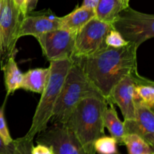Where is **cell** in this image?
<instances>
[{
    "label": "cell",
    "mask_w": 154,
    "mask_h": 154,
    "mask_svg": "<svg viewBox=\"0 0 154 154\" xmlns=\"http://www.w3.org/2000/svg\"><path fill=\"white\" fill-rule=\"evenodd\" d=\"M128 1H130V0H128Z\"/></svg>",
    "instance_id": "cell-31"
},
{
    "label": "cell",
    "mask_w": 154,
    "mask_h": 154,
    "mask_svg": "<svg viewBox=\"0 0 154 154\" xmlns=\"http://www.w3.org/2000/svg\"><path fill=\"white\" fill-rule=\"evenodd\" d=\"M113 29L111 24L95 17L76 33L72 60L91 57L107 48L105 39Z\"/></svg>",
    "instance_id": "cell-6"
},
{
    "label": "cell",
    "mask_w": 154,
    "mask_h": 154,
    "mask_svg": "<svg viewBox=\"0 0 154 154\" xmlns=\"http://www.w3.org/2000/svg\"><path fill=\"white\" fill-rule=\"evenodd\" d=\"M108 105L104 98H85L77 105L65 124L74 133L86 154H96L95 141L105 135L103 114Z\"/></svg>",
    "instance_id": "cell-2"
},
{
    "label": "cell",
    "mask_w": 154,
    "mask_h": 154,
    "mask_svg": "<svg viewBox=\"0 0 154 154\" xmlns=\"http://www.w3.org/2000/svg\"><path fill=\"white\" fill-rule=\"evenodd\" d=\"M76 33L57 29L35 37L44 56L51 61L72 59Z\"/></svg>",
    "instance_id": "cell-9"
},
{
    "label": "cell",
    "mask_w": 154,
    "mask_h": 154,
    "mask_svg": "<svg viewBox=\"0 0 154 154\" xmlns=\"http://www.w3.org/2000/svg\"><path fill=\"white\" fill-rule=\"evenodd\" d=\"M38 0H28L27 1V14L32 13L35 9Z\"/></svg>",
    "instance_id": "cell-27"
},
{
    "label": "cell",
    "mask_w": 154,
    "mask_h": 154,
    "mask_svg": "<svg viewBox=\"0 0 154 154\" xmlns=\"http://www.w3.org/2000/svg\"><path fill=\"white\" fill-rule=\"evenodd\" d=\"M95 17L96 14L93 9L78 7L71 13L60 17V29L77 33Z\"/></svg>",
    "instance_id": "cell-13"
},
{
    "label": "cell",
    "mask_w": 154,
    "mask_h": 154,
    "mask_svg": "<svg viewBox=\"0 0 154 154\" xmlns=\"http://www.w3.org/2000/svg\"><path fill=\"white\" fill-rule=\"evenodd\" d=\"M49 74V67L29 69L23 75L20 88L41 95L48 83Z\"/></svg>",
    "instance_id": "cell-15"
},
{
    "label": "cell",
    "mask_w": 154,
    "mask_h": 154,
    "mask_svg": "<svg viewBox=\"0 0 154 154\" xmlns=\"http://www.w3.org/2000/svg\"><path fill=\"white\" fill-rule=\"evenodd\" d=\"M149 154H154V152H153V153H149Z\"/></svg>",
    "instance_id": "cell-30"
},
{
    "label": "cell",
    "mask_w": 154,
    "mask_h": 154,
    "mask_svg": "<svg viewBox=\"0 0 154 154\" xmlns=\"http://www.w3.org/2000/svg\"><path fill=\"white\" fill-rule=\"evenodd\" d=\"M111 26L128 43L138 48L154 36V15L140 12L130 6L119 14Z\"/></svg>",
    "instance_id": "cell-5"
},
{
    "label": "cell",
    "mask_w": 154,
    "mask_h": 154,
    "mask_svg": "<svg viewBox=\"0 0 154 154\" xmlns=\"http://www.w3.org/2000/svg\"><path fill=\"white\" fill-rule=\"evenodd\" d=\"M32 154H53L51 148L48 146L41 143H38L36 146H33L31 151Z\"/></svg>",
    "instance_id": "cell-24"
},
{
    "label": "cell",
    "mask_w": 154,
    "mask_h": 154,
    "mask_svg": "<svg viewBox=\"0 0 154 154\" xmlns=\"http://www.w3.org/2000/svg\"><path fill=\"white\" fill-rule=\"evenodd\" d=\"M105 44L108 47L121 48V47L126 46L129 43L123 39L120 33L112 29L107 35L106 39H105Z\"/></svg>",
    "instance_id": "cell-22"
},
{
    "label": "cell",
    "mask_w": 154,
    "mask_h": 154,
    "mask_svg": "<svg viewBox=\"0 0 154 154\" xmlns=\"http://www.w3.org/2000/svg\"><path fill=\"white\" fill-rule=\"evenodd\" d=\"M91 97L104 98L89 81L79 63L73 60L53 110L51 122L66 124L77 105Z\"/></svg>",
    "instance_id": "cell-3"
},
{
    "label": "cell",
    "mask_w": 154,
    "mask_h": 154,
    "mask_svg": "<svg viewBox=\"0 0 154 154\" xmlns=\"http://www.w3.org/2000/svg\"><path fill=\"white\" fill-rule=\"evenodd\" d=\"M2 69L4 72L5 85L7 95H9L15 91L20 89L23 73H22L18 67L14 55L8 58Z\"/></svg>",
    "instance_id": "cell-17"
},
{
    "label": "cell",
    "mask_w": 154,
    "mask_h": 154,
    "mask_svg": "<svg viewBox=\"0 0 154 154\" xmlns=\"http://www.w3.org/2000/svg\"><path fill=\"white\" fill-rule=\"evenodd\" d=\"M94 149L98 154H119L117 142L111 136H102L95 141Z\"/></svg>",
    "instance_id": "cell-21"
},
{
    "label": "cell",
    "mask_w": 154,
    "mask_h": 154,
    "mask_svg": "<svg viewBox=\"0 0 154 154\" xmlns=\"http://www.w3.org/2000/svg\"><path fill=\"white\" fill-rule=\"evenodd\" d=\"M16 7L20 11L24 17L27 14V1L28 0H12Z\"/></svg>",
    "instance_id": "cell-25"
},
{
    "label": "cell",
    "mask_w": 154,
    "mask_h": 154,
    "mask_svg": "<svg viewBox=\"0 0 154 154\" xmlns=\"http://www.w3.org/2000/svg\"><path fill=\"white\" fill-rule=\"evenodd\" d=\"M135 116L133 119L124 120L126 134H136L150 146H154V112L153 109L141 101L135 102Z\"/></svg>",
    "instance_id": "cell-11"
},
{
    "label": "cell",
    "mask_w": 154,
    "mask_h": 154,
    "mask_svg": "<svg viewBox=\"0 0 154 154\" xmlns=\"http://www.w3.org/2000/svg\"><path fill=\"white\" fill-rule=\"evenodd\" d=\"M135 102L141 101L146 106L154 107V82L149 80L147 82L138 83L135 88Z\"/></svg>",
    "instance_id": "cell-20"
},
{
    "label": "cell",
    "mask_w": 154,
    "mask_h": 154,
    "mask_svg": "<svg viewBox=\"0 0 154 154\" xmlns=\"http://www.w3.org/2000/svg\"><path fill=\"white\" fill-rule=\"evenodd\" d=\"M123 145L126 146L128 154H149L154 152L153 148L136 134H126L123 138Z\"/></svg>",
    "instance_id": "cell-19"
},
{
    "label": "cell",
    "mask_w": 154,
    "mask_h": 154,
    "mask_svg": "<svg viewBox=\"0 0 154 154\" xmlns=\"http://www.w3.org/2000/svg\"><path fill=\"white\" fill-rule=\"evenodd\" d=\"M60 29V17L52 12L30 14H28L23 18L19 30V38L32 36L35 38L52 30Z\"/></svg>",
    "instance_id": "cell-12"
},
{
    "label": "cell",
    "mask_w": 154,
    "mask_h": 154,
    "mask_svg": "<svg viewBox=\"0 0 154 154\" xmlns=\"http://www.w3.org/2000/svg\"><path fill=\"white\" fill-rule=\"evenodd\" d=\"M72 63V59L50 62L48 83L41 94V98L33 116L31 126L25 134L28 138L34 140L38 134L48 127L63 85Z\"/></svg>",
    "instance_id": "cell-4"
},
{
    "label": "cell",
    "mask_w": 154,
    "mask_h": 154,
    "mask_svg": "<svg viewBox=\"0 0 154 154\" xmlns=\"http://www.w3.org/2000/svg\"><path fill=\"white\" fill-rule=\"evenodd\" d=\"M0 137L6 145L11 144L14 140L8 128L2 108H0Z\"/></svg>",
    "instance_id": "cell-23"
},
{
    "label": "cell",
    "mask_w": 154,
    "mask_h": 154,
    "mask_svg": "<svg viewBox=\"0 0 154 154\" xmlns=\"http://www.w3.org/2000/svg\"><path fill=\"white\" fill-rule=\"evenodd\" d=\"M2 49V36H1V31H0V52H1Z\"/></svg>",
    "instance_id": "cell-28"
},
{
    "label": "cell",
    "mask_w": 154,
    "mask_h": 154,
    "mask_svg": "<svg viewBox=\"0 0 154 154\" xmlns=\"http://www.w3.org/2000/svg\"><path fill=\"white\" fill-rule=\"evenodd\" d=\"M33 141L34 140L24 135L14 140L11 144L6 145L0 137V154H32Z\"/></svg>",
    "instance_id": "cell-18"
},
{
    "label": "cell",
    "mask_w": 154,
    "mask_h": 154,
    "mask_svg": "<svg viewBox=\"0 0 154 154\" xmlns=\"http://www.w3.org/2000/svg\"><path fill=\"white\" fill-rule=\"evenodd\" d=\"M36 136V142L51 148L53 154H86L74 133L65 124L53 123Z\"/></svg>",
    "instance_id": "cell-8"
},
{
    "label": "cell",
    "mask_w": 154,
    "mask_h": 154,
    "mask_svg": "<svg viewBox=\"0 0 154 154\" xmlns=\"http://www.w3.org/2000/svg\"><path fill=\"white\" fill-rule=\"evenodd\" d=\"M149 80L136 72L123 78L113 88L110 101L120 107L124 120L133 119L135 116V85Z\"/></svg>",
    "instance_id": "cell-10"
},
{
    "label": "cell",
    "mask_w": 154,
    "mask_h": 154,
    "mask_svg": "<svg viewBox=\"0 0 154 154\" xmlns=\"http://www.w3.org/2000/svg\"><path fill=\"white\" fill-rule=\"evenodd\" d=\"M98 2H99V0H84L81 6L84 8H87L93 9L95 11L96 6H97Z\"/></svg>",
    "instance_id": "cell-26"
},
{
    "label": "cell",
    "mask_w": 154,
    "mask_h": 154,
    "mask_svg": "<svg viewBox=\"0 0 154 154\" xmlns=\"http://www.w3.org/2000/svg\"><path fill=\"white\" fill-rule=\"evenodd\" d=\"M137 51L138 48L129 43L121 48L107 47L91 57L73 60L110 104L113 88L126 76L138 72Z\"/></svg>",
    "instance_id": "cell-1"
},
{
    "label": "cell",
    "mask_w": 154,
    "mask_h": 154,
    "mask_svg": "<svg viewBox=\"0 0 154 154\" xmlns=\"http://www.w3.org/2000/svg\"><path fill=\"white\" fill-rule=\"evenodd\" d=\"M23 15L12 0H4L0 11V31L2 49L0 52V69L11 56L14 55L15 47L20 39V27Z\"/></svg>",
    "instance_id": "cell-7"
},
{
    "label": "cell",
    "mask_w": 154,
    "mask_h": 154,
    "mask_svg": "<svg viewBox=\"0 0 154 154\" xmlns=\"http://www.w3.org/2000/svg\"><path fill=\"white\" fill-rule=\"evenodd\" d=\"M104 125L108 128L111 137L116 139L117 143L123 144V138L126 134L124 123L119 119L114 104L110 103L103 114Z\"/></svg>",
    "instance_id": "cell-16"
},
{
    "label": "cell",
    "mask_w": 154,
    "mask_h": 154,
    "mask_svg": "<svg viewBox=\"0 0 154 154\" xmlns=\"http://www.w3.org/2000/svg\"><path fill=\"white\" fill-rule=\"evenodd\" d=\"M3 1H4V0H0V11H1L2 6V4H3Z\"/></svg>",
    "instance_id": "cell-29"
},
{
    "label": "cell",
    "mask_w": 154,
    "mask_h": 154,
    "mask_svg": "<svg viewBox=\"0 0 154 154\" xmlns=\"http://www.w3.org/2000/svg\"><path fill=\"white\" fill-rule=\"evenodd\" d=\"M129 6L128 0H99L95 9L96 18L111 24L117 19L119 14Z\"/></svg>",
    "instance_id": "cell-14"
}]
</instances>
